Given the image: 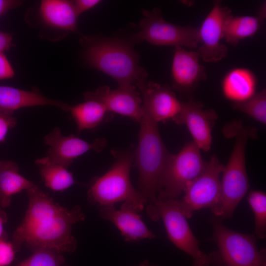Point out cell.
Here are the masks:
<instances>
[{"mask_svg": "<svg viewBox=\"0 0 266 266\" xmlns=\"http://www.w3.org/2000/svg\"><path fill=\"white\" fill-rule=\"evenodd\" d=\"M27 191L28 206L11 241L17 252L24 244L31 250L47 248L63 253L75 252L77 242L72 229L74 224L85 220L81 207H64L35 185Z\"/></svg>", "mask_w": 266, "mask_h": 266, "instance_id": "1", "label": "cell"}, {"mask_svg": "<svg viewBox=\"0 0 266 266\" xmlns=\"http://www.w3.org/2000/svg\"><path fill=\"white\" fill-rule=\"evenodd\" d=\"M80 42L87 63L114 79L118 86L139 85L147 73L139 66L137 54L129 42L117 38L83 36Z\"/></svg>", "mask_w": 266, "mask_h": 266, "instance_id": "2", "label": "cell"}, {"mask_svg": "<svg viewBox=\"0 0 266 266\" xmlns=\"http://www.w3.org/2000/svg\"><path fill=\"white\" fill-rule=\"evenodd\" d=\"M225 131L235 137V144L228 162L222 172L220 195L217 204L211 208L219 219L231 217L249 187L245 165V150L248 139L256 136V129L234 121Z\"/></svg>", "mask_w": 266, "mask_h": 266, "instance_id": "3", "label": "cell"}, {"mask_svg": "<svg viewBox=\"0 0 266 266\" xmlns=\"http://www.w3.org/2000/svg\"><path fill=\"white\" fill-rule=\"evenodd\" d=\"M143 109L134 160L139 173L138 191L146 203H151L157 200L160 180L171 154L162 139L158 123Z\"/></svg>", "mask_w": 266, "mask_h": 266, "instance_id": "4", "label": "cell"}, {"mask_svg": "<svg viewBox=\"0 0 266 266\" xmlns=\"http://www.w3.org/2000/svg\"><path fill=\"white\" fill-rule=\"evenodd\" d=\"M112 153L115 161L105 173L92 181L87 192L89 201L101 207L131 200L144 207L145 200L133 188L130 179L134 150L133 148L113 150Z\"/></svg>", "mask_w": 266, "mask_h": 266, "instance_id": "5", "label": "cell"}, {"mask_svg": "<svg viewBox=\"0 0 266 266\" xmlns=\"http://www.w3.org/2000/svg\"><path fill=\"white\" fill-rule=\"evenodd\" d=\"M146 211L152 220H162L170 240L192 258L193 266H209L211 258L200 249L199 241L182 213L178 200L157 199L148 203Z\"/></svg>", "mask_w": 266, "mask_h": 266, "instance_id": "6", "label": "cell"}, {"mask_svg": "<svg viewBox=\"0 0 266 266\" xmlns=\"http://www.w3.org/2000/svg\"><path fill=\"white\" fill-rule=\"evenodd\" d=\"M200 150L193 142L186 143L176 154H171L162 174L157 199H177L186 187L203 170Z\"/></svg>", "mask_w": 266, "mask_h": 266, "instance_id": "7", "label": "cell"}, {"mask_svg": "<svg viewBox=\"0 0 266 266\" xmlns=\"http://www.w3.org/2000/svg\"><path fill=\"white\" fill-rule=\"evenodd\" d=\"M212 239L225 266H266V252L259 250L254 235L232 230L220 219L212 218Z\"/></svg>", "mask_w": 266, "mask_h": 266, "instance_id": "8", "label": "cell"}, {"mask_svg": "<svg viewBox=\"0 0 266 266\" xmlns=\"http://www.w3.org/2000/svg\"><path fill=\"white\" fill-rule=\"evenodd\" d=\"M143 18L139 24V30L134 35L135 42L147 41L157 46L185 47L195 49L199 47V28L181 26L165 20L160 9H144Z\"/></svg>", "mask_w": 266, "mask_h": 266, "instance_id": "9", "label": "cell"}, {"mask_svg": "<svg viewBox=\"0 0 266 266\" xmlns=\"http://www.w3.org/2000/svg\"><path fill=\"white\" fill-rule=\"evenodd\" d=\"M224 167L218 158L212 156L202 172L186 187L179 203L187 218L197 210L212 208L217 204L220 195V175Z\"/></svg>", "mask_w": 266, "mask_h": 266, "instance_id": "10", "label": "cell"}, {"mask_svg": "<svg viewBox=\"0 0 266 266\" xmlns=\"http://www.w3.org/2000/svg\"><path fill=\"white\" fill-rule=\"evenodd\" d=\"M233 16L232 10L222 5L221 0L213 2V7L199 28L200 58L205 62L215 63L225 58L228 54L227 47L221 43L228 20Z\"/></svg>", "mask_w": 266, "mask_h": 266, "instance_id": "11", "label": "cell"}, {"mask_svg": "<svg viewBox=\"0 0 266 266\" xmlns=\"http://www.w3.org/2000/svg\"><path fill=\"white\" fill-rule=\"evenodd\" d=\"M136 86H118L111 89L100 86L95 91L84 94L85 100H92L102 104L109 113H115L139 123L143 113L142 100L136 91Z\"/></svg>", "mask_w": 266, "mask_h": 266, "instance_id": "12", "label": "cell"}, {"mask_svg": "<svg viewBox=\"0 0 266 266\" xmlns=\"http://www.w3.org/2000/svg\"><path fill=\"white\" fill-rule=\"evenodd\" d=\"M200 101L192 100L183 102L181 110L173 120L178 125H184L189 130L196 146L203 151L211 148L212 130L218 118L212 109H204Z\"/></svg>", "mask_w": 266, "mask_h": 266, "instance_id": "13", "label": "cell"}, {"mask_svg": "<svg viewBox=\"0 0 266 266\" xmlns=\"http://www.w3.org/2000/svg\"><path fill=\"white\" fill-rule=\"evenodd\" d=\"M144 208L133 201L127 200L123 202L119 209H116L114 205L100 207V216L113 223L125 241L136 242L156 237L138 214Z\"/></svg>", "mask_w": 266, "mask_h": 266, "instance_id": "14", "label": "cell"}, {"mask_svg": "<svg viewBox=\"0 0 266 266\" xmlns=\"http://www.w3.org/2000/svg\"><path fill=\"white\" fill-rule=\"evenodd\" d=\"M44 141L49 146L47 156L54 162L66 168L79 156L92 150L99 152L106 145V141L103 138H98L92 142H88L74 134L64 136L58 127L45 135Z\"/></svg>", "mask_w": 266, "mask_h": 266, "instance_id": "15", "label": "cell"}, {"mask_svg": "<svg viewBox=\"0 0 266 266\" xmlns=\"http://www.w3.org/2000/svg\"><path fill=\"white\" fill-rule=\"evenodd\" d=\"M137 88L142 95L143 107L157 123L173 121L180 113L183 102L170 87L147 80Z\"/></svg>", "mask_w": 266, "mask_h": 266, "instance_id": "16", "label": "cell"}, {"mask_svg": "<svg viewBox=\"0 0 266 266\" xmlns=\"http://www.w3.org/2000/svg\"><path fill=\"white\" fill-rule=\"evenodd\" d=\"M171 67L172 88L183 94L192 93L197 85L207 78L205 67L200 64L197 51L175 47Z\"/></svg>", "mask_w": 266, "mask_h": 266, "instance_id": "17", "label": "cell"}, {"mask_svg": "<svg viewBox=\"0 0 266 266\" xmlns=\"http://www.w3.org/2000/svg\"><path fill=\"white\" fill-rule=\"evenodd\" d=\"M52 105L68 111L69 105L61 101L49 99L40 93L14 87L0 86V108L14 111L25 107Z\"/></svg>", "mask_w": 266, "mask_h": 266, "instance_id": "18", "label": "cell"}, {"mask_svg": "<svg viewBox=\"0 0 266 266\" xmlns=\"http://www.w3.org/2000/svg\"><path fill=\"white\" fill-rule=\"evenodd\" d=\"M39 15L45 24L64 31L77 32V17L72 1L43 0L39 7Z\"/></svg>", "mask_w": 266, "mask_h": 266, "instance_id": "19", "label": "cell"}, {"mask_svg": "<svg viewBox=\"0 0 266 266\" xmlns=\"http://www.w3.org/2000/svg\"><path fill=\"white\" fill-rule=\"evenodd\" d=\"M257 78L249 69L236 68L230 71L222 82L224 96L233 103L244 101L256 93Z\"/></svg>", "mask_w": 266, "mask_h": 266, "instance_id": "20", "label": "cell"}, {"mask_svg": "<svg viewBox=\"0 0 266 266\" xmlns=\"http://www.w3.org/2000/svg\"><path fill=\"white\" fill-rule=\"evenodd\" d=\"M266 17V2L261 5L255 16H233L226 24L224 38L232 46H237L240 40L253 36L263 25Z\"/></svg>", "mask_w": 266, "mask_h": 266, "instance_id": "21", "label": "cell"}, {"mask_svg": "<svg viewBox=\"0 0 266 266\" xmlns=\"http://www.w3.org/2000/svg\"><path fill=\"white\" fill-rule=\"evenodd\" d=\"M35 184L19 173L18 165L12 161H0V207H8L12 196Z\"/></svg>", "mask_w": 266, "mask_h": 266, "instance_id": "22", "label": "cell"}, {"mask_svg": "<svg viewBox=\"0 0 266 266\" xmlns=\"http://www.w3.org/2000/svg\"><path fill=\"white\" fill-rule=\"evenodd\" d=\"M83 102L69 106L70 112L79 132L94 129L109 120V113L100 102L85 100Z\"/></svg>", "mask_w": 266, "mask_h": 266, "instance_id": "23", "label": "cell"}, {"mask_svg": "<svg viewBox=\"0 0 266 266\" xmlns=\"http://www.w3.org/2000/svg\"><path fill=\"white\" fill-rule=\"evenodd\" d=\"M44 185L54 191L63 192L68 189L75 181L67 168L51 160L48 156L35 161Z\"/></svg>", "mask_w": 266, "mask_h": 266, "instance_id": "24", "label": "cell"}, {"mask_svg": "<svg viewBox=\"0 0 266 266\" xmlns=\"http://www.w3.org/2000/svg\"><path fill=\"white\" fill-rule=\"evenodd\" d=\"M233 109L243 112L262 124H266V91L256 92L249 99L241 102L233 103Z\"/></svg>", "mask_w": 266, "mask_h": 266, "instance_id": "25", "label": "cell"}, {"mask_svg": "<svg viewBox=\"0 0 266 266\" xmlns=\"http://www.w3.org/2000/svg\"><path fill=\"white\" fill-rule=\"evenodd\" d=\"M32 254L26 259L10 266H70L66 265L63 253L47 248L31 250Z\"/></svg>", "mask_w": 266, "mask_h": 266, "instance_id": "26", "label": "cell"}, {"mask_svg": "<svg viewBox=\"0 0 266 266\" xmlns=\"http://www.w3.org/2000/svg\"><path fill=\"white\" fill-rule=\"evenodd\" d=\"M247 200L254 214L255 235L264 239L266 236V194L261 191H251Z\"/></svg>", "mask_w": 266, "mask_h": 266, "instance_id": "27", "label": "cell"}, {"mask_svg": "<svg viewBox=\"0 0 266 266\" xmlns=\"http://www.w3.org/2000/svg\"><path fill=\"white\" fill-rule=\"evenodd\" d=\"M13 112L0 108V142L5 140L9 130L16 125Z\"/></svg>", "mask_w": 266, "mask_h": 266, "instance_id": "28", "label": "cell"}, {"mask_svg": "<svg viewBox=\"0 0 266 266\" xmlns=\"http://www.w3.org/2000/svg\"><path fill=\"white\" fill-rule=\"evenodd\" d=\"M16 253L11 242L7 239L0 240V266H10Z\"/></svg>", "mask_w": 266, "mask_h": 266, "instance_id": "29", "label": "cell"}, {"mask_svg": "<svg viewBox=\"0 0 266 266\" xmlns=\"http://www.w3.org/2000/svg\"><path fill=\"white\" fill-rule=\"evenodd\" d=\"M15 72L3 53H0V80L13 77Z\"/></svg>", "mask_w": 266, "mask_h": 266, "instance_id": "30", "label": "cell"}, {"mask_svg": "<svg viewBox=\"0 0 266 266\" xmlns=\"http://www.w3.org/2000/svg\"><path fill=\"white\" fill-rule=\"evenodd\" d=\"M101 2L100 0H76L72 1L75 12L78 16L95 7Z\"/></svg>", "mask_w": 266, "mask_h": 266, "instance_id": "31", "label": "cell"}, {"mask_svg": "<svg viewBox=\"0 0 266 266\" xmlns=\"http://www.w3.org/2000/svg\"><path fill=\"white\" fill-rule=\"evenodd\" d=\"M12 36L9 33L0 32V53L8 50L13 45Z\"/></svg>", "mask_w": 266, "mask_h": 266, "instance_id": "32", "label": "cell"}, {"mask_svg": "<svg viewBox=\"0 0 266 266\" xmlns=\"http://www.w3.org/2000/svg\"><path fill=\"white\" fill-rule=\"evenodd\" d=\"M21 1L13 0H0V16L8 10L19 6Z\"/></svg>", "mask_w": 266, "mask_h": 266, "instance_id": "33", "label": "cell"}, {"mask_svg": "<svg viewBox=\"0 0 266 266\" xmlns=\"http://www.w3.org/2000/svg\"><path fill=\"white\" fill-rule=\"evenodd\" d=\"M7 220L6 213L3 208L0 207V240L7 239V235L4 230V225Z\"/></svg>", "mask_w": 266, "mask_h": 266, "instance_id": "34", "label": "cell"}, {"mask_svg": "<svg viewBox=\"0 0 266 266\" xmlns=\"http://www.w3.org/2000/svg\"><path fill=\"white\" fill-rule=\"evenodd\" d=\"M137 266H157L155 265H153L151 264L148 260H144L140 264Z\"/></svg>", "mask_w": 266, "mask_h": 266, "instance_id": "35", "label": "cell"}]
</instances>
